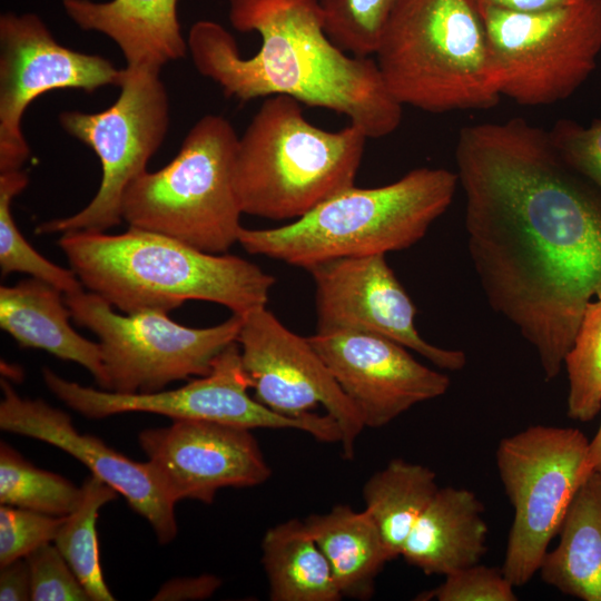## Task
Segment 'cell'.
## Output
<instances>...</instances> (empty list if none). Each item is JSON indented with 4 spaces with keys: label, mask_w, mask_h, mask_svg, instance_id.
Returning a JSON list of instances; mask_svg holds the SVG:
<instances>
[{
    "label": "cell",
    "mask_w": 601,
    "mask_h": 601,
    "mask_svg": "<svg viewBox=\"0 0 601 601\" xmlns=\"http://www.w3.org/2000/svg\"><path fill=\"white\" fill-rule=\"evenodd\" d=\"M374 56L402 105L481 110L501 98L484 23L470 0H398Z\"/></svg>",
    "instance_id": "6"
},
{
    "label": "cell",
    "mask_w": 601,
    "mask_h": 601,
    "mask_svg": "<svg viewBox=\"0 0 601 601\" xmlns=\"http://www.w3.org/2000/svg\"><path fill=\"white\" fill-rule=\"evenodd\" d=\"M459 177L445 168L421 167L375 188L345 189L290 223L263 229L242 227L245 252L308 267L322 262L410 248L453 201Z\"/></svg>",
    "instance_id": "4"
},
{
    "label": "cell",
    "mask_w": 601,
    "mask_h": 601,
    "mask_svg": "<svg viewBox=\"0 0 601 601\" xmlns=\"http://www.w3.org/2000/svg\"><path fill=\"white\" fill-rule=\"evenodd\" d=\"M57 244L83 288L125 314H168L188 300H205L244 316L266 306L276 282L245 258L135 227L120 234L68 231Z\"/></svg>",
    "instance_id": "3"
},
{
    "label": "cell",
    "mask_w": 601,
    "mask_h": 601,
    "mask_svg": "<svg viewBox=\"0 0 601 601\" xmlns=\"http://www.w3.org/2000/svg\"><path fill=\"white\" fill-rule=\"evenodd\" d=\"M594 297L595 298H601V279L599 280V283L595 286Z\"/></svg>",
    "instance_id": "39"
},
{
    "label": "cell",
    "mask_w": 601,
    "mask_h": 601,
    "mask_svg": "<svg viewBox=\"0 0 601 601\" xmlns=\"http://www.w3.org/2000/svg\"><path fill=\"white\" fill-rule=\"evenodd\" d=\"M221 581L213 574L176 578L166 582L152 598L156 601L204 600L210 598Z\"/></svg>",
    "instance_id": "35"
},
{
    "label": "cell",
    "mask_w": 601,
    "mask_h": 601,
    "mask_svg": "<svg viewBox=\"0 0 601 601\" xmlns=\"http://www.w3.org/2000/svg\"><path fill=\"white\" fill-rule=\"evenodd\" d=\"M73 322L98 337L105 371L104 391L152 393L169 383L204 376L216 357L237 342L243 316L233 314L210 327H188L167 313L118 314L100 296L85 289L65 294Z\"/></svg>",
    "instance_id": "9"
},
{
    "label": "cell",
    "mask_w": 601,
    "mask_h": 601,
    "mask_svg": "<svg viewBox=\"0 0 601 601\" xmlns=\"http://www.w3.org/2000/svg\"><path fill=\"white\" fill-rule=\"evenodd\" d=\"M138 441L175 504L187 499L209 504L220 489L256 486L272 474L248 428L176 420L166 427L144 430Z\"/></svg>",
    "instance_id": "16"
},
{
    "label": "cell",
    "mask_w": 601,
    "mask_h": 601,
    "mask_svg": "<svg viewBox=\"0 0 601 601\" xmlns=\"http://www.w3.org/2000/svg\"><path fill=\"white\" fill-rule=\"evenodd\" d=\"M398 0H321L324 28L343 51L374 56Z\"/></svg>",
    "instance_id": "30"
},
{
    "label": "cell",
    "mask_w": 601,
    "mask_h": 601,
    "mask_svg": "<svg viewBox=\"0 0 601 601\" xmlns=\"http://www.w3.org/2000/svg\"><path fill=\"white\" fill-rule=\"evenodd\" d=\"M487 533L484 505L473 491L439 487L404 542L401 556L425 574L446 575L481 562Z\"/></svg>",
    "instance_id": "20"
},
{
    "label": "cell",
    "mask_w": 601,
    "mask_h": 601,
    "mask_svg": "<svg viewBox=\"0 0 601 601\" xmlns=\"http://www.w3.org/2000/svg\"><path fill=\"white\" fill-rule=\"evenodd\" d=\"M539 569L541 580L565 595L601 601V475L590 473L578 487Z\"/></svg>",
    "instance_id": "22"
},
{
    "label": "cell",
    "mask_w": 601,
    "mask_h": 601,
    "mask_svg": "<svg viewBox=\"0 0 601 601\" xmlns=\"http://www.w3.org/2000/svg\"><path fill=\"white\" fill-rule=\"evenodd\" d=\"M563 366L569 385L568 416L592 421L601 411V298L588 303Z\"/></svg>",
    "instance_id": "29"
},
{
    "label": "cell",
    "mask_w": 601,
    "mask_h": 601,
    "mask_svg": "<svg viewBox=\"0 0 601 601\" xmlns=\"http://www.w3.org/2000/svg\"><path fill=\"white\" fill-rule=\"evenodd\" d=\"M304 523L325 555L342 597L372 598L375 579L392 558L368 513L341 504L308 515Z\"/></svg>",
    "instance_id": "23"
},
{
    "label": "cell",
    "mask_w": 601,
    "mask_h": 601,
    "mask_svg": "<svg viewBox=\"0 0 601 601\" xmlns=\"http://www.w3.org/2000/svg\"><path fill=\"white\" fill-rule=\"evenodd\" d=\"M549 135L561 158L601 193V119L587 127L559 119Z\"/></svg>",
    "instance_id": "34"
},
{
    "label": "cell",
    "mask_w": 601,
    "mask_h": 601,
    "mask_svg": "<svg viewBox=\"0 0 601 601\" xmlns=\"http://www.w3.org/2000/svg\"><path fill=\"white\" fill-rule=\"evenodd\" d=\"M122 69L98 55L60 45L36 13L0 16V174L21 170L30 156L22 132L28 106L56 89L88 93L119 86Z\"/></svg>",
    "instance_id": "13"
},
{
    "label": "cell",
    "mask_w": 601,
    "mask_h": 601,
    "mask_svg": "<svg viewBox=\"0 0 601 601\" xmlns=\"http://www.w3.org/2000/svg\"><path fill=\"white\" fill-rule=\"evenodd\" d=\"M437 587L416 595L417 601H516L514 585L502 568L476 563L444 575Z\"/></svg>",
    "instance_id": "31"
},
{
    "label": "cell",
    "mask_w": 601,
    "mask_h": 601,
    "mask_svg": "<svg viewBox=\"0 0 601 601\" xmlns=\"http://www.w3.org/2000/svg\"><path fill=\"white\" fill-rule=\"evenodd\" d=\"M0 600H31L30 572L26 558L0 566Z\"/></svg>",
    "instance_id": "36"
},
{
    "label": "cell",
    "mask_w": 601,
    "mask_h": 601,
    "mask_svg": "<svg viewBox=\"0 0 601 601\" xmlns=\"http://www.w3.org/2000/svg\"><path fill=\"white\" fill-rule=\"evenodd\" d=\"M437 490L433 470L403 459L390 461L364 484V510L377 526L392 560L401 555L415 522Z\"/></svg>",
    "instance_id": "25"
},
{
    "label": "cell",
    "mask_w": 601,
    "mask_h": 601,
    "mask_svg": "<svg viewBox=\"0 0 601 601\" xmlns=\"http://www.w3.org/2000/svg\"><path fill=\"white\" fill-rule=\"evenodd\" d=\"M70 318L65 293L45 280L30 277L0 287L1 328L22 347L78 363L102 390L106 377L99 344L78 334Z\"/></svg>",
    "instance_id": "21"
},
{
    "label": "cell",
    "mask_w": 601,
    "mask_h": 601,
    "mask_svg": "<svg viewBox=\"0 0 601 601\" xmlns=\"http://www.w3.org/2000/svg\"><path fill=\"white\" fill-rule=\"evenodd\" d=\"M589 440L578 428L531 425L503 437L495 463L513 510L502 571L518 588L539 572L580 484Z\"/></svg>",
    "instance_id": "10"
},
{
    "label": "cell",
    "mask_w": 601,
    "mask_h": 601,
    "mask_svg": "<svg viewBox=\"0 0 601 601\" xmlns=\"http://www.w3.org/2000/svg\"><path fill=\"white\" fill-rule=\"evenodd\" d=\"M29 183L22 170L0 174V269L2 276L23 273L45 280L65 294L83 289L71 268L53 264L39 254L23 237L11 211L13 198Z\"/></svg>",
    "instance_id": "28"
},
{
    "label": "cell",
    "mask_w": 601,
    "mask_h": 601,
    "mask_svg": "<svg viewBox=\"0 0 601 601\" xmlns=\"http://www.w3.org/2000/svg\"><path fill=\"white\" fill-rule=\"evenodd\" d=\"M52 394L88 418H105L126 412H147L176 420H200L248 430L290 428L311 434L322 442H339L337 422L327 413H309L300 418L278 414L248 394L250 381L244 371L237 342L215 359L210 372L170 391L119 394L82 386L42 370Z\"/></svg>",
    "instance_id": "12"
},
{
    "label": "cell",
    "mask_w": 601,
    "mask_h": 601,
    "mask_svg": "<svg viewBox=\"0 0 601 601\" xmlns=\"http://www.w3.org/2000/svg\"><path fill=\"white\" fill-rule=\"evenodd\" d=\"M159 69H122L117 100L100 112L63 111L62 128L89 146L101 164V181L91 201L78 213L47 220L37 234L107 231L122 219V198L128 186L147 171V164L165 140L169 99Z\"/></svg>",
    "instance_id": "11"
},
{
    "label": "cell",
    "mask_w": 601,
    "mask_h": 601,
    "mask_svg": "<svg viewBox=\"0 0 601 601\" xmlns=\"http://www.w3.org/2000/svg\"><path fill=\"white\" fill-rule=\"evenodd\" d=\"M80 487V501L65 516L53 542L90 600L112 601L115 598L105 582L99 562L96 522L100 508L115 500L118 492L92 474L85 479Z\"/></svg>",
    "instance_id": "26"
},
{
    "label": "cell",
    "mask_w": 601,
    "mask_h": 601,
    "mask_svg": "<svg viewBox=\"0 0 601 601\" xmlns=\"http://www.w3.org/2000/svg\"><path fill=\"white\" fill-rule=\"evenodd\" d=\"M33 601H88L90 597L55 544L46 543L26 556Z\"/></svg>",
    "instance_id": "33"
},
{
    "label": "cell",
    "mask_w": 601,
    "mask_h": 601,
    "mask_svg": "<svg viewBox=\"0 0 601 601\" xmlns=\"http://www.w3.org/2000/svg\"><path fill=\"white\" fill-rule=\"evenodd\" d=\"M81 487L61 475L36 467L9 444L0 445V503L55 516L78 505Z\"/></svg>",
    "instance_id": "27"
},
{
    "label": "cell",
    "mask_w": 601,
    "mask_h": 601,
    "mask_svg": "<svg viewBox=\"0 0 601 601\" xmlns=\"http://www.w3.org/2000/svg\"><path fill=\"white\" fill-rule=\"evenodd\" d=\"M455 160L483 293L552 381L601 279V193L521 118L461 128Z\"/></svg>",
    "instance_id": "1"
},
{
    "label": "cell",
    "mask_w": 601,
    "mask_h": 601,
    "mask_svg": "<svg viewBox=\"0 0 601 601\" xmlns=\"http://www.w3.org/2000/svg\"><path fill=\"white\" fill-rule=\"evenodd\" d=\"M0 385L2 431L37 439L69 453L92 475L120 493L130 508L148 521L159 543L167 544L175 539V503L162 490L148 461H132L100 439L79 433L67 413L43 400L21 397L6 378Z\"/></svg>",
    "instance_id": "18"
},
{
    "label": "cell",
    "mask_w": 601,
    "mask_h": 601,
    "mask_svg": "<svg viewBox=\"0 0 601 601\" xmlns=\"http://www.w3.org/2000/svg\"><path fill=\"white\" fill-rule=\"evenodd\" d=\"M238 138L226 118H200L169 164L128 186L122 219L129 227L225 254L243 227L234 178Z\"/></svg>",
    "instance_id": "7"
},
{
    "label": "cell",
    "mask_w": 601,
    "mask_h": 601,
    "mask_svg": "<svg viewBox=\"0 0 601 601\" xmlns=\"http://www.w3.org/2000/svg\"><path fill=\"white\" fill-rule=\"evenodd\" d=\"M583 472L587 476L592 472L601 475V423L598 432L588 443Z\"/></svg>",
    "instance_id": "38"
},
{
    "label": "cell",
    "mask_w": 601,
    "mask_h": 601,
    "mask_svg": "<svg viewBox=\"0 0 601 601\" xmlns=\"http://www.w3.org/2000/svg\"><path fill=\"white\" fill-rule=\"evenodd\" d=\"M237 343L259 403L293 418L323 406L339 426L344 457H354L365 425L308 337L288 329L264 306L243 316Z\"/></svg>",
    "instance_id": "14"
},
{
    "label": "cell",
    "mask_w": 601,
    "mask_h": 601,
    "mask_svg": "<svg viewBox=\"0 0 601 601\" xmlns=\"http://www.w3.org/2000/svg\"><path fill=\"white\" fill-rule=\"evenodd\" d=\"M239 32L260 36L257 52L240 56L233 35L211 20L195 22L187 45L198 72L242 101L287 95L346 116L367 138L395 131L403 105L386 87L375 59L348 56L327 36L321 0H227Z\"/></svg>",
    "instance_id": "2"
},
{
    "label": "cell",
    "mask_w": 601,
    "mask_h": 601,
    "mask_svg": "<svg viewBox=\"0 0 601 601\" xmlns=\"http://www.w3.org/2000/svg\"><path fill=\"white\" fill-rule=\"evenodd\" d=\"M496 88L522 106L564 100L597 68L601 0L534 11L481 8Z\"/></svg>",
    "instance_id": "8"
},
{
    "label": "cell",
    "mask_w": 601,
    "mask_h": 601,
    "mask_svg": "<svg viewBox=\"0 0 601 601\" xmlns=\"http://www.w3.org/2000/svg\"><path fill=\"white\" fill-rule=\"evenodd\" d=\"M475 8H497L511 11H534L581 0H470Z\"/></svg>",
    "instance_id": "37"
},
{
    "label": "cell",
    "mask_w": 601,
    "mask_h": 601,
    "mask_svg": "<svg viewBox=\"0 0 601 601\" xmlns=\"http://www.w3.org/2000/svg\"><path fill=\"white\" fill-rule=\"evenodd\" d=\"M315 285L316 332L376 334L416 352L439 368L460 371L466 355L426 342L417 332L416 307L384 254L343 257L306 269Z\"/></svg>",
    "instance_id": "15"
},
{
    "label": "cell",
    "mask_w": 601,
    "mask_h": 601,
    "mask_svg": "<svg viewBox=\"0 0 601 601\" xmlns=\"http://www.w3.org/2000/svg\"><path fill=\"white\" fill-rule=\"evenodd\" d=\"M178 0H62L66 14L82 30L116 42L128 67L161 69L185 58L187 40L177 17Z\"/></svg>",
    "instance_id": "19"
},
{
    "label": "cell",
    "mask_w": 601,
    "mask_h": 601,
    "mask_svg": "<svg viewBox=\"0 0 601 601\" xmlns=\"http://www.w3.org/2000/svg\"><path fill=\"white\" fill-rule=\"evenodd\" d=\"M65 516L1 504L0 566L26 558L37 548L52 542Z\"/></svg>",
    "instance_id": "32"
},
{
    "label": "cell",
    "mask_w": 601,
    "mask_h": 601,
    "mask_svg": "<svg viewBox=\"0 0 601 601\" xmlns=\"http://www.w3.org/2000/svg\"><path fill=\"white\" fill-rule=\"evenodd\" d=\"M272 601H339L329 564L304 520L279 523L262 541Z\"/></svg>",
    "instance_id": "24"
},
{
    "label": "cell",
    "mask_w": 601,
    "mask_h": 601,
    "mask_svg": "<svg viewBox=\"0 0 601 601\" xmlns=\"http://www.w3.org/2000/svg\"><path fill=\"white\" fill-rule=\"evenodd\" d=\"M309 342L356 407L365 427L380 428L416 404L444 395L446 374L416 361L403 345L359 331L316 332Z\"/></svg>",
    "instance_id": "17"
},
{
    "label": "cell",
    "mask_w": 601,
    "mask_h": 601,
    "mask_svg": "<svg viewBox=\"0 0 601 601\" xmlns=\"http://www.w3.org/2000/svg\"><path fill=\"white\" fill-rule=\"evenodd\" d=\"M287 95L266 97L238 138L235 189L243 214L295 220L354 186L367 136L311 124Z\"/></svg>",
    "instance_id": "5"
}]
</instances>
